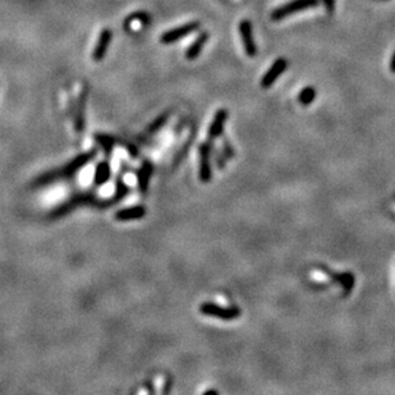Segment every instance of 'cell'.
Returning a JSON list of instances; mask_svg holds the SVG:
<instances>
[{"instance_id": "e0dca14e", "label": "cell", "mask_w": 395, "mask_h": 395, "mask_svg": "<svg viewBox=\"0 0 395 395\" xmlns=\"http://www.w3.org/2000/svg\"><path fill=\"white\" fill-rule=\"evenodd\" d=\"M315 98H316V90H315L314 87L308 86V87L302 90L299 96H298V101H299L302 105H310V104L315 100Z\"/></svg>"}, {"instance_id": "8fae6325", "label": "cell", "mask_w": 395, "mask_h": 395, "mask_svg": "<svg viewBox=\"0 0 395 395\" xmlns=\"http://www.w3.org/2000/svg\"><path fill=\"white\" fill-rule=\"evenodd\" d=\"M207 38H209V34H207V32H202V34H201L200 36L196 38L195 42H193V44L188 47V50H187V53H185V57H187V59L195 60L196 58L200 55L201 50H202V47H204V45L206 44Z\"/></svg>"}, {"instance_id": "277c9868", "label": "cell", "mask_w": 395, "mask_h": 395, "mask_svg": "<svg viewBox=\"0 0 395 395\" xmlns=\"http://www.w3.org/2000/svg\"><path fill=\"white\" fill-rule=\"evenodd\" d=\"M213 178L210 165V146L209 144H202L200 146V180L202 183H209Z\"/></svg>"}, {"instance_id": "44dd1931", "label": "cell", "mask_w": 395, "mask_h": 395, "mask_svg": "<svg viewBox=\"0 0 395 395\" xmlns=\"http://www.w3.org/2000/svg\"><path fill=\"white\" fill-rule=\"evenodd\" d=\"M390 71H392L393 73H395V51L394 54H393L392 62H390Z\"/></svg>"}, {"instance_id": "9c48e42d", "label": "cell", "mask_w": 395, "mask_h": 395, "mask_svg": "<svg viewBox=\"0 0 395 395\" xmlns=\"http://www.w3.org/2000/svg\"><path fill=\"white\" fill-rule=\"evenodd\" d=\"M226 119H228V111L225 109H220L214 118L213 123H211L210 128H209V136L213 138L219 137L224 131L225 127Z\"/></svg>"}, {"instance_id": "7c38bea8", "label": "cell", "mask_w": 395, "mask_h": 395, "mask_svg": "<svg viewBox=\"0 0 395 395\" xmlns=\"http://www.w3.org/2000/svg\"><path fill=\"white\" fill-rule=\"evenodd\" d=\"M94 156H95V151H91V152H86V154L81 155V156L75 157L74 161H72L68 166H66L63 172L59 173V176H68L71 173L75 172V170L78 169V168H81L82 165H85V164Z\"/></svg>"}, {"instance_id": "5bb4252c", "label": "cell", "mask_w": 395, "mask_h": 395, "mask_svg": "<svg viewBox=\"0 0 395 395\" xmlns=\"http://www.w3.org/2000/svg\"><path fill=\"white\" fill-rule=\"evenodd\" d=\"M151 173H152V165L148 163H144L142 166L141 172L138 174V185L142 192H146L148 184V178H150Z\"/></svg>"}, {"instance_id": "9a60e30c", "label": "cell", "mask_w": 395, "mask_h": 395, "mask_svg": "<svg viewBox=\"0 0 395 395\" xmlns=\"http://www.w3.org/2000/svg\"><path fill=\"white\" fill-rule=\"evenodd\" d=\"M135 21H138V22L141 23L142 26H147V25H150V22H151V17L148 16V13L144 12V10L132 13V14H129V16L127 17L126 21H124V27L128 26L131 22H135Z\"/></svg>"}, {"instance_id": "6da1fadb", "label": "cell", "mask_w": 395, "mask_h": 395, "mask_svg": "<svg viewBox=\"0 0 395 395\" xmlns=\"http://www.w3.org/2000/svg\"><path fill=\"white\" fill-rule=\"evenodd\" d=\"M200 312L205 316L215 317L220 320H235L241 316V311L237 307H223L219 304L211 303V302H205L200 306Z\"/></svg>"}, {"instance_id": "2e32d148", "label": "cell", "mask_w": 395, "mask_h": 395, "mask_svg": "<svg viewBox=\"0 0 395 395\" xmlns=\"http://www.w3.org/2000/svg\"><path fill=\"white\" fill-rule=\"evenodd\" d=\"M110 176V168L108 165V163H101L99 164L98 170H96V174H95V183L96 184H103L108 180Z\"/></svg>"}, {"instance_id": "ac0fdd59", "label": "cell", "mask_w": 395, "mask_h": 395, "mask_svg": "<svg viewBox=\"0 0 395 395\" xmlns=\"http://www.w3.org/2000/svg\"><path fill=\"white\" fill-rule=\"evenodd\" d=\"M168 116H169V113H164L163 115L157 116L156 120H155L154 123H151L150 126H148L147 133H155V132L159 131V129H160L161 127H163L164 124L166 123V120H168Z\"/></svg>"}, {"instance_id": "8992f818", "label": "cell", "mask_w": 395, "mask_h": 395, "mask_svg": "<svg viewBox=\"0 0 395 395\" xmlns=\"http://www.w3.org/2000/svg\"><path fill=\"white\" fill-rule=\"evenodd\" d=\"M239 34H241L242 42L245 45V50L248 57L256 55V44L252 36V25L250 21L245 19L239 23Z\"/></svg>"}, {"instance_id": "3957f363", "label": "cell", "mask_w": 395, "mask_h": 395, "mask_svg": "<svg viewBox=\"0 0 395 395\" xmlns=\"http://www.w3.org/2000/svg\"><path fill=\"white\" fill-rule=\"evenodd\" d=\"M198 27H200V23L198 22H189L187 25L179 26L177 29L165 32L160 37V41L163 44H173V42H176V41L180 40V38L185 37V36H188L192 32H195Z\"/></svg>"}, {"instance_id": "30bf717a", "label": "cell", "mask_w": 395, "mask_h": 395, "mask_svg": "<svg viewBox=\"0 0 395 395\" xmlns=\"http://www.w3.org/2000/svg\"><path fill=\"white\" fill-rule=\"evenodd\" d=\"M146 210L144 206H135L128 207V209H123L115 214V219L120 221H127V220H136L141 219L144 216Z\"/></svg>"}, {"instance_id": "4fadbf2b", "label": "cell", "mask_w": 395, "mask_h": 395, "mask_svg": "<svg viewBox=\"0 0 395 395\" xmlns=\"http://www.w3.org/2000/svg\"><path fill=\"white\" fill-rule=\"evenodd\" d=\"M332 279L343 287L345 292H351L353 286H355V276L351 273H343V274H331Z\"/></svg>"}, {"instance_id": "ba28073f", "label": "cell", "mask_w": 395, "mask_h": 395, "mask_svg": "<svg viewBox=\"0 0 395 395\" xmlns=\"http://www.w3.org/2000/svg\"><path fill=\"white\" fill-rule=\"evenodd\" d=\"M86 98H87V88H83L79 95L78 103L75 107V116H74V126L77 133H81L85 127V105H86Z\"/></svg>"}, {"instance_id": "ffe728a7", "label": "cell", "mask_w": 395, "mask_h": 395, "mask_svg": "<svg viewBox=\"0 0 395 395\" xmlns=\"http://www.w3.org/2000/svg\"><path fill=\"white\" fill-rule=\"evenodd\" d=\"M323 1L325 4V9L327 10V13L332 14L335 10V0H323Z\"/></svg>"}, {"instance_id": "7402d4cb", "label": "cell", "mask_w": 395, "mask_h": 395, "mask_svg": "<svg viewBox=\"0 0 395 395\" xmlns=\"http://www.w3.org/2000/svg\"><path fill=\"white\" fill-rule=\"evenodd\" d=\"M206 394H217V392H215V390H209V392H206Z\"/></svg>"}, {"instance_id": "52a82bcc", "label": "cell", "mask_w": 395, "mask_h": 395, "mask_svg": "<svg viewBox=\"0 0 395 395\" xmlns=\"http://www.w3.org/2000/svg\"><path fill=\"white\" fill-rule=\"evenodd\" d=\"M111 38H113V31L110 29H104L103 31L100 32V36H99L98 44L95 46L94 53H92V59L99 63L101 60L105 58V54L108 51V47H109L110 42H111Z\"/></svg>"}, {"instance_id": "5b68a950", "label": "cell", "mask_w": 395, "mask_h": 395, "mask_svg": "<svg viewBox=\"0 0 395 395\" xmlns=\"http://www.w3.org/2000/svg\"><path fill=\"white\" fill-rule=\"evenodd\" d=\"M287 67H288V62L284 58H279L273 66L270 67L266 74L263 75L262 81H261V86L263 88H269L270 86H273L276 82V79L279 78V75L286 72Z\"/></svg>"}, {"instance_id": "d6986e66", "label": "cell", "mask_w": 395, "mask_h": 395, "mask_svg": "<svg viewBox=\"0 0 395 395\" xmlns=\"http://www.w3.org/2000/svg\"><path fill=\"white\" fill-rule=\"evenodd\" d=\"M96 137V140L99 141V144H101L105 147V151L107 152H109V151H111V144H113V140L109 137V136H105V135H96L95 136Z\"/></svg>"}, {"instance_id": "7a4b0ae2", "label": "cell", "mask_w": 395, "mask_h": 395, "mask_svg": "<svg viewBox=\"0 0 395 395\" xmlns=\"http://www.w3.org/2000/svg\"><path fill=\"white\" fill-rule=\"evenodd\" d=\"M319 0H293L290 3L286 4V5L280 6L278 9H275L271 14V18L274 21H280V19L286 18V17L290 16L293 13L301 12L304 9H310L312 6L317 5Z\"/></svg>"}]
</instances>
